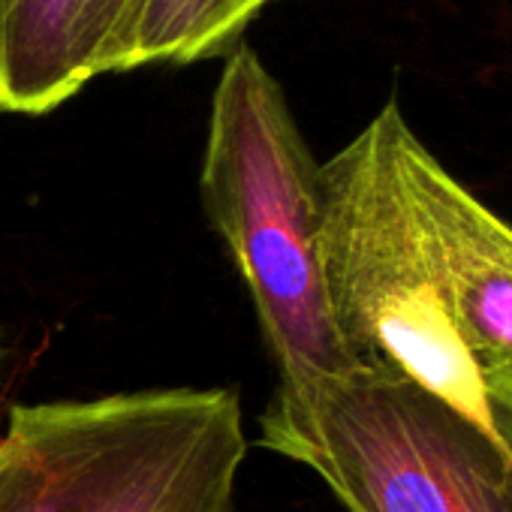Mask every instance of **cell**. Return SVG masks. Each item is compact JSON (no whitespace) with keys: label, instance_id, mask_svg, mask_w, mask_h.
I'll return each instance as SVG.
<instances>
[{"label":"cell","instance_id":"cell-1","mask_svg":"<svg viewBox=\"0 0 512 512\" xmlns=\"http://www.w3.org/2000/svg\"><path fill=\"white\" fill-rule=\"evenodd\" d=\"M431 157L389 100L320 166V247L332 317L356 368L416 383L503 443L455 323L425 187Z\"/></svg>","mask_w":512,"mask_h":512},{"label":"cell","instance_id":"cell-2","mask_svg":"<svg viewBox=\"0 0 512 512\" xmlns=\"http://www.w3.org/2000/svg\"><path fill=\"white\" fill-rule=\"evenodd\" d=\"M272 70L238 43L211 94L202 208L250 293L278 392H308L356 368L323 275V175Z\"/></svg>","mask_w":512,"mask_h":512},{"label":"cell","instance_id":"cell-3","mask_svg":"<svg viewBox=\"0 0 512 512\" xmlns=\"http://www.w3.org/2000/svg\"><path fill=\"white\" fill-rule=\"evenodd\" d=\"M244 455L235 389L13 407L0 431V512H232Z\"/></svg>","mask_w":512,"mask_h":512},{"label":"cell","instance_id":"cell-4","mask_svg":"<svg viewBox=\"0 0 512 512\" xmlns=\"http://www.w3.org/2000/svg\"><path fill=\"white\" fill-rule=\"evenodd\" d=\"M260 446L311 467L347 512H512V452L416 383L353 368L272 395Z\"/></svg>","mask_w":512,"mask_h":512},{"label":"cell","instance_id":"cell-5","mask_svg":"<svg viewBox=\"0 0 512 512\" xmlns=\"http://www.w3.org/2000/svg\"><path fill=\"white\" fill-rule=\"evenodd\" d=\"M425 187L455 323L500 425L503 416H512V226L437 157L428 163Z\"/></svg>","mask_w":512,"mask_h":512},{"label":"cell","instance_id":"cell-6","mask_svg":"<svg viewBox=\"0 0 512 512\" xmlns=\"http://www.w3.org/2000/svg\"><path fill=\"white\" fill-rule=\"evenodd\" d=\"M94 0H0V112L49 115L97 79Z\"/></svg>","mask_w":512,"mask_h":512},{"label":"cell","instance_id":"cell-7","mask_svg":"<svg viewBox=\"0 0 512 512\" xmlns=\"http://www.w3.org/2000/svg\"><path fill=\"white\" fill-rule=\"evenodd\" d=\"M272 0H145L121 73L157 64H196L229 55Z\"/></svg>","mask_w":512,"mask_h":512},{"label":"cell","instance_id":"cell-8","mask_svg":"<svg viewBox=\"0 0 512 512\" xmlns=\"http://www.w3.org/2000/svg\"><path fill=\"white\" fill-rule=\"evenodd\" d=\"M145 0H94L91 4V43L97 73H121L133 25Z\"/></svg>","mask_w":512,"mask_h":512},{"label":"cell","instance_id":"cell-9","mask_svg":"<svg viewBox=\"0 0 512 512\" xmlns=\"http://www.w3.org/2000/svg\"><path fill=\"white\" fill-rule=\"evenodd\" d=\"M500 434H503L506 446L512 449V416H503V419H500Z\"/></svg>","mask_w":512,"mask_h":512}]
</instances>
